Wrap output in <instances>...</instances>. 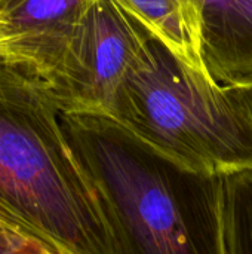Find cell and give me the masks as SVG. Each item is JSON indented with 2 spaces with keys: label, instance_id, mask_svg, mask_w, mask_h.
Returning <instances> with one entry per match:
<instances>
[{
  "label": "cell",
  "instance_id": "1",
  "mask_svg": "<svg viewBox=\"0 0 252 254\" xmlns=\"http://www.w3.org/2000/svg\"><path fill=\"white\" fill-rule=\"evenodd\" d=\"M116 254H226L224 176L192 170L108 115L61 113Z\"/></svg>",
  "mask_w": 252,
  "mask_h": 254
},
{
  "label": "cell",
  "instance_id": "2",
  "mask_svg": "<svg viewBox=\"0 0 252 254\" xmlns=\"http://www.w3.org/2000/svg\"><path fill=\"white\" fill-rule=\"evenodd\" d=\"M0 222L53 254H116L61 112L27 67L0 63Z\"/></svg>",
  "mask_w": 252,
  "mask_h": 254
},
{
  "label": "cell",
  "instance_id": "3",
  "mask_svg": "<svg viewBox=\"0 0 252 254\" xmlns=\"http://www.w3.org/2000/svg\"><path fill=\"white\" fill-rule=\"evenodd\" d=\"M108 116L192 170L252 171V118L235 89L154 37L123 77Z\"/></svg>",
  "mask_w": 252,
  "mask_h": 254
},
{
  "label": "cell",
  "instance_id": "4",
  "mask_svg": "<svg viewBox=\"0 0 252 254\" xmlns=\"http://www.w3.org/2000/svg\"><path fill=\"white\" fill-rule=\"evenodd\" d=\"M151 39L117 0H94L64 37L21 65L45 83L61 113L110 115L123 77Z\"/></svg>",
  "mask_w": 252,
  "mask_h": 254
},
{
  "label": "cell",
  "instance_id": "5",
  "mask_svg": "<svg viewBox=\"0 0 252 254\" xmlns=\"http://www.w3.org/2000/svg\"><path fill=\"white\" fill-rule=\"evenodd\" d=\"M206 73L229 88L252 86V0H199Z\"/></svg>",
  "mask_w": 252,
  "mask_h": 254
},
{
  "label": "cell",
  "instance_id": "6",
  "mask_svg": "<svg viewBox=\"0 0 252 254\" xmlns=\"http://www.w3.org/2000/svg\"><path fill=\"white\" fill-rule=\"evenodd\" d=\"M94 0H12L0 7L9 39L7 63L24 64L55 45Z\"/></svg>",
  "mask_w": 252,
  "mask_h": 254
},
{
  "label": "cell",
  "instance_id": "7",
  "mask_svg": "<svg viewBox=\"0 0 252 254\" xmlns=\"http://www.w3.org/2000/svg\"><path fill=\"white\" fill-rule=\"evenodd\" d=\"M183 63L205 70L199 0H117ZM206 71V70H205Z\"/></svg>",
  "mask_w": 252,
  "mask_h": 254
},
{
  "label": "cell",
  "instance_id": "8",
  "mask_svg": "<svg viewBox=\"0 0 252 254\" xmlns=\"http://www.w3.org/2000/svg\"><path fill=\"white\" fill-rule=\"evenodd\" d=\"M226 254H252V171L224 177Z\"/></svg>",
  "mask_w": 252,
  "mask_h": 254
},
{
  "label": "cell",
  "instance_id": "9",
  "mask_svg": "<svg viewBox=\"0 0 252 254\" xmlns=\"http://www.w3.org/2000/svg\"><path fill=\"white\" fill-rule=\"evenodd\" d=\"M39 249H42V246L0 222V254H28Z\"/></svg>",
  "mask_w": 252,
  "mask_h": 254
},
{
  "label": "cell",
  "instance_id": "10",
  "mask_svg": "<svg viewBox=\"0 0 252 254\" xmlns=\"http://www.w3.org/2000/svg\"><path fill=\"white\" fill-rule=\"evenodd\" d=\"M235 92L238 94V97L242 100V103L245 104L247 110L250 112L252 118V86H245V88H233Z\"/></svg>",
  "mask_w": 252,
  "mask_h": 254
},
{
  "label": "cell",
  "instance_id": "11",
  "mask_svg": "<svg viewBox=\"0 0 252 254\" xmlns=\"http://www.w3.org/2000/svg\"><path fill=\"white\" fill-rule=\"evenodd\" d=\"M28 254H53V253H50L49 250H46V249H39L37 252H33V253H28Z\"/></svg>",
  "mask_w": 252,
  "mask_h": 254
},
{
  "label": "cell",
  "instance_id": "12",
  "mask_svg": "<svg viewBox=\"0 0 252 254\" xmlns=\"http://www.w3.org/2000/svg\"><path fill=\"white\" fill-rule=\"evenodd\" d=\"M9 1H12V0H0V7H1V6H4V4H7Z\"/></svg>",
  "mask_w": 252,
  "mask_h": 254
}]
</instances>
